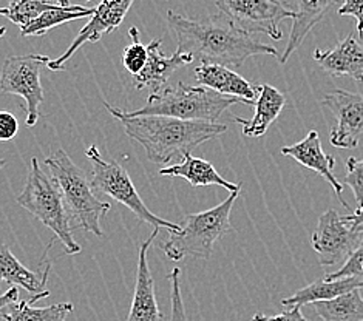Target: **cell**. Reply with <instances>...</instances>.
I'll return each instance as SVG.
<instances>
[{
  "mask_svg": "<svg viewBox=\"0 0 363 321\" xmlns=\"http://www.w3.org/2000/svg\"><path fill=\"white\" fill-rule=\"evenodd\" d=\"M167 23L178 42L177 51L192 55L200 62L241 67L258 55L279 56V50L252 38L223 13L206 19H187L178 13H167Z\"/></svg>",
  "mask_w": 363,
  "mask_h": 321,
  "instance_id": "6da1fadb",
  "label": "cell"
},
{
  "mask_svg": "<svg viewBox=\"0 0 363 321\" xmlns=\"http://www.w3.org/2000/svg\"><path fill=\"white\" fill-rule=\"evenodd\" d=\"M125 135L136 141L155 164L184 158L194 149L228 132V125L170 116H116Z\"/></svg>",
  "mask_w": 363,
  "mask_h": 321,
  "instance_id": "7a4b0ae2",
  "label": "cell"
},
{
  "mask_svg": "<svg viewBox=\"0 0 363 321\" xmlns=\"http://www.w3.org/2000/svg\"><path fill=\"white\" fill-rule=\"evenodd\" d=\"M243 101L233 96H226L213 91L207 86H190L184 82H178L175 86H164L158 91H152L145 106L135 111L119 110L104 103L111 116H170L186 120H204V123H217L220 116L232 106Z\"/></svg>",
  "mask_w": 363,
  "mask_h": 321,
  "instance_id": "3957f363",
  "label": "cell"
},
{
  "mask_svg": "<svg viewBox=\"0 0 363 321\" xmlns=\"http://www.w3.org/2000/svg\"><path fill=\"white\" fill-rule=\"evenodd\" d=\"M45 166L62 192L73 227L102 237L101 221L108 213L110 204L99 199L87 173L77 167L62 149L48 156Z\"/></svg>",
  "mask_w": 363,
  "mask_h": 321,
  "instance_id": "277c9868",
  "label": "cell"
},
{
  "mask_svg": "<svg viewBox=\"0 0 363 321\" xmlns=\"http://www.w3.org/2000/svg\"><path fill=\"white\" fill-rule=\"evenodd\" d=\"M17 204L55 233V237L62 242L67 255L79 254L81 246L72 235V218L62 192L55 178L42 170L38 158L31 159L28 176L22 193L17 196Z\"/></svg>",
  "mask_w": 363,
  "mask_h": 321,
  "instance_id": "5b68a950",
  "label": "cell"
},
{
  "mask_svg": "<svg viewBox=\"0 0 363 321\" xmlns=\"http://www.w3.org/2000/svg\"><path fill=\"white\" fill-rule=\"evenodd\" d=\"M238 195L240 192H230L229 198L212 209L186 215L181 229L169 232V238L162 244L166 257L172 261H181L187 257L209 258L215 242L232 232L230 212Z\"/></svg>",
  "mask_w": 363,
  "mask_h": 321,
  "instance_id": "8992f818",
  "label": "cell"
},
{
  "mask_svg": "<svg viewBox=\"0 0 363 321\" xmlns=\"http://www.w3.org/2000/svg\"><path fill=\"white\" fill-rule=\"evenodd\" d=\"M85 156L91 161V184L98 193L107 195L115 199L119 204L125 205L132 210L143 223H147L153 227L167 229L169 232H178L181 225L177 223H170L162 220L160 216L152 213L138 193L133 181L127 170L115 159L106 161L96 145H90Z\"/></svg>",
  "mask_w": 363,
  "mask_h": 321,
  "instance_id": "52a82bcc",
  "label": "cell"
},
{
  "mask_svg": "<svg viewBox=\"0 0 363 321\" xmlns=\"http://www.w3.org/2000/svg\"><path fill=\"white\" fill-rule=\"evenodd\" d=\"M50 57L44 55L11 56L5 59L0 73V91L17 94L27 102V127H34L40 116L44 89L40 73L48 67Z\"/></svg>",
  "mask_w": 363,
  "mask_h": 321,
  "instance_id": "ba28073f",
  "label": "cell"
},
{
  "mask_svg": "<svg viewBox=\"0 0 363 321\" xmlns=\"http://www.w3.org/2000/svg\"><path fill=\"white\" fill-rule=\"evenodd\" d=\"M215 5L240 30L262 33L274 40L283 39L281 22L294 19L283 0H215Z\"/></svg>",
  "mask_w": 363,
  "mask_h": 321,
  "instance_id": "9c48e42d",
  "label": "cell"
},
{
  "mask_svg": "<svg viewBox=\"0 0 363 321\" xmlns=\"http://www.w3.org/2000/svg\"><path fill=\"white\" fill-rule=\"evenodd\" d=\"M362 242L363 233L351 227L334 209L320 216L313 233V249L322 266L343 264Z\"/></svg>",
  "mask_w": 363,
  "mask_h": 321,
  "instance_id": "30bf717a",
  "label": "cell"
},
{
  "mask_svg": "<svg viewBox=\"0 0 363 321\" xmlns=\"http://www.w3.org/2000/svg\"><path fill=\"white\" fill-rule=\"evenodd\" d=\"M322 106L335 118L330 142L337 149H356L363 136V94L333 90L325 94Z\"/></svg>",
  "mask_w": 363,
  "mask_h": 321,
  "instance_id": "8fae6325",
  "label": "cell"
},
{
  "mask_svg": "<svg viewBox=\"0 0 363 321\" xmlns=\"http://www.w3.org/2000/svg\"><path fill=\"white\" fill-rule=\"evenodd\" d=\"M133 2L135 0H101V4L94 8V13L91 14L90 22L79 31L72 45L65 50V53L55 60H50V70H65V64L68 62V59H70L84 43L99 42L106 34L113 33L125 19V16L128 10H130Z\"/></svg>",
  "mask_w": 363,
  "mask_h": 321,
  "instance_id": "7c38bea8",
  "label": "cell"
},
{
  "mask_svg": "<svg viewBox=\"0 0 363 321\" xmlns=\"http://www.w3.org/2000/svg\"><path fill=\"white\" fill-rule=\"evenodd\" d=\"M162 39H153L147 45V62L143 70L133 76V85L138 90L150 89L158 91L166 86L169 77L181 67H186L194 62V56L189 53L175 51L172 56H166L161 50Z\"/></svg>",
  "mask_w": 363,
  "mask_h": 321,
  "instance_id": "4fadbf2b",
  "label": "cell"
},
{
  "mask_svg": "<svg viewBox=\"0 0 363 321\" xmlns=\"http://www.w3.org/2000/svg\"><path fill=\"white\" fill-rule=\"evenodd\" d=\"M281 153L284 156H291V158L296 159L300 166L315 171L317 175L322 176L326 182H330V186L334 188L335 195L339 196L340 204L345 207V209L350 210L347 201L342 198L343 184L334 175L335 158L323 152L322 144H320L318 133L315 132V130H311L303 141H300V142L289 145V147H283Z\"/></svg>",
  "mask_w": 363,
  "mask_h": 321,
  "instance_id": "5bb4252c",
  "label": "cell"
},
{
  "mask_svg": "<svg viewBox=\"0 0 363 321\" xmlns=\"http://www.w3.org/2000/svg\"><path fill=\"white\" fill-rule=\"evenodd\" d=\"M160 227H155L149 240L143 242L140 249V261H138L136 272V286L135 295L128 312L127 321H162L164 317L158 308L157 293H155V283L152 278V272L149 269V249L152 242L157 238Z\"/></svg>",
  "mask_w": 363,
  "mask_h": 321,
  "instance_id": "9a60e30c",
  "label": "cell"
},
{
  "mask_svg": "<svg viewBox=\"0 0 363 321\" xmlns=\"http://www.w3.org/2000/svg\"><path fill=\"white\" fill-rule=\"evenodd\" d=\"M195 79L200 85L226 96L238 98L247 106H254L260 93V85L249 82L243 76L232 72L229 67L220 64L201 62L195 68Z\"/></svg>",
  "mask_w": 363,
  "mask_h": 321,
  "instance_id": "2e32d148",
  "label": "cell"
},
{
  "mask_svg": "<svg viewBox=\"0 0 363 321\" xmlns=\"http://www.w3.org/2000/svg\"><path fill=\"white\" fill-rule=\"evenodd\" d=\"M313 57L331 76H350L356 82L363 84V45L352 34L331 50L317 48Z\"/></svg>",
  "mask_w": 363,
  "mask_h": 321,
  "instance_id": "e0dca14e",
  "label": "cell"
},
{
  "mask_svg": "<svg viewBox=\"0 0 363 321\" xmlns=\"http://www.w3.org/2000/svg\"><path fill=\"white\" fill-rule=\"evenodd\" d=\"M334 2L335 0H283V4L294 13V19L286 48L280 56V64L288 62L294 51L303 43L311 30L323 21Z\"/></svg>",
  "mask_w": 363,
  "mask_h": 321,
  "instance_id": "ac0fdd59",
  "label": "cell"
},
{
  "mask_svg": "<svg viewBox=\"0 0 363 321\" xmlns=\"http://www.w3.org/2000/svg\"><path fill=\"white\" fill-rule=\"evenodd\" d=\"M255 115L250 119L233 118L241 125V132L247 137H262L267 133L274 120L280 116L286 106V96L275 86L264 84L260 85V93L255 101Z\"/></svg>",
  "mask_w": 363,
  "mask_h": 321,
  "instance_id": "d6986e66",
  "label": "cell"
},
{
  "mask_svg": "<svg viewBox=\"0 0 363 321\" xmlns=\"http://www.w3.org/2000/svg\"><path fill=\"white\" fill-rule=\"evenodd\" d=\"M160 175L184 178L192 187L220 186L229 190V192H240L241 190V184H235V182H229L228 179H224L211 162L201 158H195L192 153L186 154L183 162L161 169Z\"/></svg>",
  "mask_w": 363,
  "mask_h": 321,
  "instance_id": "ffe728a7",
  "label": "cell"
},
{
  "mask_svg": "<svg viewBox=\"0 0 363 321\" xmlns=\"http://www.w3.org/2000/svg\"><path fill=\"white\" fill-rule=\"evenodd\" d=\"M354 289H363V278L359 276H347V278L339 280H318L313 284H308L305 288H301L291 297L281 300V305L284 308L289 306H301L311 305L315 301H326L333 300L339 295H343L347 292H351Z\"/></svg>",
  "mask_w": 363,
  "mask_h": 321,
  "instance_id": "44dd1931",
  "label": "cell"
},
{
  "mask_svg": "<svg viewBox=\"0 0 363 321\" xmlns=\"http://www.w3.org/2000/svg\"><path fill=\"white\" fill-rule=\"evenodd\" d=\"M50 267L51 264L48 263L44 275L39 276L38 274H34L30 269L25 267L19 259L11 254L10 247L4 244V242H0V281H6L8 284L22 288L31 295L44 293L47 292L45 284L48 280Z\"/></svg>",
  "mask_w": 363,
  "mask_h": 321,
  "instance_id": "7402d4cb",
  "label": "cell"
},
{
  "mask_svg": "<svg viewBox=\"0 0 363 321\" xmlns=\"http://www.w3.org/2000/svg\"><path fill=\"white\" fill-rule=\"evenodd\" d=\"M313 310L325 321H363V298L354 289L333 300L311 303Z\"/></svg>",
  "mask_w": 363,
  "mask_h": 321,
  "instance_id": "603a6c76",
  "label": "cell"
},
{
  "mask_svg": "<svg viewBox=\"0 0 363 321\" xmlns=\"http://www.w3.org/2000/svg\"><path fill=\"white\" fill-rule=\"evenodd\" d=\"M94 13V8H85L82 5H70L62 6L57 5L51 10L42 13L36 19L31 21L28 25L21 28L22 38H31V36H44L50 30H53L59 25H64L67 22L82 19V17L91 16Z\"/></svg>",
  "mask_w": 363,
  "mask_h": 321,
  "instance_id": "cb8c5ba5",
  "label": "cell"
},
{
  "mask_svg": "<svg viewBox=\"0 0 363 321\" xmlns=\"http://www.w3.org/2000/svg\"><path fill=\"white\" fill-rule=\"evenodd\" d=\"M33 298L28 301H16L6 306L2 312L4 321H67V317L73 312L72 303H56L47 308H34Z\"/></svg>",
  "mask_w": 363,
  "mask_h": 321,
  "instance_id": "d4e9b609",
  "label": "cell"
},
{
  "mask_svg": "<svg viewBox=\"0 0 363 321\" xmlns=\"http://www.w3.org/2000/svg\"><path fill=\"white\" fill-rule=\"evenodd\" d=\"M59 4H51L48 0H17L16 4H10V6H8V13L5 17L22 28L44 11L51 10V8Z\"/></svg>",
  "mask_w": 363,
  "mask_h": 321,
  "instance_id": "484cf974",
  "label": "cell"
},
{
  "mask_svg": "<svg viewBox=\"0 0 363 321\" xmlns=\"http://www.w3.org/2000/svg\"><path fill=\"white\" fill-rule=\"evenodd\" d=\"M128 36H130V43L124 48L123 59L121 60H123L125 70L132 76H136L143 70L147 62V47L143 45L140 30L136 27H132L128 30Z\"/></svg>",
  "mask_w": 363,
  "mask_h": 321,
  "instance_id": "4316f807",
  "label": "cell"
},
{
  "mask_svg": "<svg viewBox=\"0 0 363 321\" xmlns=\"http://www.w3.org/2000/svg\"><path fill=\"white\" fill-rule=\"evenodd\" d=\"M345 184L350 186L354 198H356V203L360 207L363 204V159H347V176H345Z\"/></svg>",
  "mask_w": 363,
  "mask_h": 321,
  "instance_id": "83f0119b",
  "label": "cell"
},
{
  "mask_svg": "<svg viewBox=\"0 0 363 321\" xmlns=\"http://www.w3.org/2000/svg\"><path fill=\"white\" fill-rule=\"evenodd\" d=\"M347 276H359V278H363V242L348 257V259L342 264L339 271L326 275L325 278L339 280L347 278Z\"/></svg>",
  "mask_w": 363,
  "mask_h": 321,
  "instance_id": "f1b7e54d",
  "label": "cell"
},
{
  "mask_svg": "<svg viewBox=\"0 0 363 321\" xmlns=\"http://www.w3.org/2000/svg\"><path fill=\"white\" fill-rule=\"evenodd\" d=\"M181 271L174 269L169 274V281L172 286V318L170 321H189L186 315L183 297H181Z\"/></svg>",
  "mask_w": 363,
  "mask_h": 321,
  "instance_id": "f546056e",
  "label": "cell"
},
{
  "mask_svg": "<svg viewBox=\"0 0 363 321\" xmlns=\"http://www.w3.org/2000/svg\"><path fill=\"white\" fill-rule=\"evenodd\" d=\"M337 14L356 17L357 34L363 39V0H343V5L337 10Z\"/></svg>",
  "mask_w": 363,
  "mask_h": 321,
  "instance_id": "4dcf8cb0",
  "label": "cell"
},
{
  "mask_svg": "<svg viewBox=\"0 0 363 321\" xmlns=\"http://www.w3.org/2000/svg\"><path fill=\"white\" fill-rule=\"evenodd\" d=\"M19 132L17 118L10 111H0V141H11Z\"/></svg>",
  "mask_w": 363,
  "mask_h": 321,
  "instance_id": "1f68e13d",
  "label": "cell"
},
{
  "mask_svg": "<svg viewBox=\"0 0 363 321\" xmlns=\"http://www.w3.org/2000/svg\"><path fill=\"white\" fill-rule=\"evenodd\" d=\"M250 321H309L303 314H301V306H289L284 309L280 315H264L255 314Z\"/></svg>",
  "mask_w": 363,
  "mask_h": 321,
  "instance_id": "d6a6232c",
  "label": "cell"
},
{
  "mask_svg": "<svg viewBox=\"0 0 363 321\" xmlns=\"http://www.w3.org/2000/svg\"><path fill=\"white\" fill-rule=\"evenodd\" d=\"M16 301H19V289H17V286H11V289L0 295V310L13 305Z\"/></svg>",
  "mask_w": 363,
  "mask_h": 321,
  "instance_id": "836d02e7",
  "label": "cell"
},
{
  "mask_svg": "<svg viewBox=\"0 0 363 321\" xmlns=\"http://www.w3.org/2000/svg\"><path fill=\"white\" fill-rule=\"evenodd\" d=\"M343 218L351 225V227H357V225L363 224V204L359 207L356 212H352L351 215H345Z\"/></svg>",
  "mask_w": 363,
  "mask_h": 321,
  "instance_id": "e575fe53",
  "label": "cell"
},
{
  "mask_svg": "<svg viewBox=\"0 0 363 321\" xmlns=\"http://www.w3.org/2000/svg\"><path fill=\"white\" fill-rule=\"evenodd\" d=\"M56 4L62 5V6H70V5H72L70 0H56Z\"/></svg>",
  "mask_w": 363,
  "mask_h": 321,
  "instance_id": "d590c367",
  "label": "cell"
},
{
  "mask_svg": "<svg viewBox=\"0 0 363 321\" xmlns=\"http://www.w3.org/2000/svg\"><path fill=\"white\" fill-rule=\"evenodd\" d=\"M8 8H0V16H6Z\"/></svg>",
  "mask_w": 363,
  "mask_h": 321,
  "instance_id": "8d00e7d4",
  "label": "cell"
},
{
  "mask_svg": "<svg viewBox=\"0 0 363 321\" xmlns=\"http://www.w3.org/2000/svg\"><path fill=\"white\" fill-rule=\"evenodd\" d=\"M5 33H6V28H5V27L0 28V39H2V38L5 36Z\"/></svg>",
  "mask_w": 363,
  "mask_h": 321,
  "instance_id": "74e56055",
  "label": "cell"
},
{
  "mask_svg": "<svg viewBox=\"0 0 363 321\" xmlns=\"http://www.w3.org/2000/svg\"><path fill=\"white\" fill-rule=\"evenodd\" d=\"M5 164H6L5 159H0V170H2V169L5 167Z\"/></svg>",
  "mask_w": 363,
  "mask_h": 321,
  "instance_id": "f35d334b",
  "label": "cell"
},
{
  "mask_svg": "<svg viewBox=\"0 0 363 321\" xmlns=\"http://www.w3.org/2000/svg\"><path fill=\"white\" fill-rule=\"evenodd\" d=\"M354 229H357L359 232H362L363 233V224H360V225H357V227H354Z\"/></svg>",
  "mask_w": 363,
  "mask_h": 321,
  "instance_id": "ab89813d",
  "label": "cell"
},
{
  "mask_svg": "<svg viewBox=\"0 0 363 321\" xmlns=\"http://www.w3.org/2000/svg\"><path fill=\"white\" fill-rule=\"evenodd\" d=\"M17 2V0H10V4H16Z\"/></svg>",
  "mask_w": 363,
  "mask_h": 321,
  "instance_id": "60d3db41",
  "label": "cell"
},
{
  "mask_svg": "<svg viewBox=\"0 0 363 321\" xmlns=\"http://www.w3.org/2000/svg\"><path fill=\"white\" fill-rule=\"evenodd\" d=\"M87 2H89V0H87Z\"/></svg>",
  "mask_w": 363,
  "mask_h": 321,
  "instance_id": "b9f144b4",
  "label": "cell"
}]
</instances>
